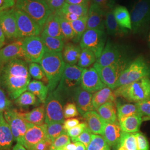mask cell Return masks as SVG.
<instances>
[{
    "instance_id": "37",
    "label": "cell",
    "mask_w": 150,
    "mask_h": 150,
    "mask_svg": "<svg viewBox=\"0 0 150 150\" xmlns=\"http://www.w3.org/2000/svg\"><path fill=\"white\" fill-rule=\"evenodd\" d=\"M88 16L81 17L75 21L70 22L75 33V38L73 41L75 43L79 42L83 33L87 30V22Z\"/></svg>"
},
{
    "instance_id": "22",
    "label": "cell",
    "mask_w": 150,
    "mask_h": 150,
    "mask_svg": "<svg viewBox=\"0 0 150 150\" xmlns=\"http://www.w3.org/2000/svg\"><path fill=\"white\" fill-rule=\"evenodd\" d=\"M82 116L93 134L103 135L106 122L96 110L88 111Z\"/></svg>"
},
{
    "instance_id": "63",
    "label": "cell",
    "mask_w": 150,
    "mask_h": 150,
    "mask_svg": "<svg viewBox=\"0 0 150 150\" xmlns=\"http://www.w3.org/2000/svg\"><path fill=\"white\" fill-rule=\"evenodd\" d=\"M110 150V149H109V150Z\"/></svg>"
},
{
    "instance_id": "11",
    "label": "cell",
    "mask_w": 150,
    "mask_h": 150,
    "mask_svg": "<svg viewBox=\"0 0 150 150\" xmlns=\"http://www.w3.org/2000/svg\"><path fill=\"white\" fill-rule=\"evenodd\" d=\"M127 66L126 61L123 59L117 64L108 66H102L95 63L93 67L105 85L112 90H115L120 76Z\"/></svg>"
},
{
    "instance_id": "60",
    "label": "cell",
    "mask_w": 150,
    "mask_h": 150,
    "mask_svg": "<svg viewBox=\"0 0 150 150\" xmlns=\"http://www.w3.org/2000/svg\"><path fill=\"white\" fill-rule=\"evenodd\" d=\"M4 43L0 42V49H1V48H2V47L4 46Z\"/></svg>"
},
{
    "instance_id": "43",
    "label": "cell",
    "mask_w": 150,
    "mask_h": 150,
    "mask_svg": "<svg viewBox=\"0 0 150 150\" xmlns=\"http://www.w3.org/2000/svg\"><path fill=\"white\" fill-rule=\"evenodd\" d=\"M28 72L30 76L36 80H42L46 78L40 64L35 62H30L28 64Z\"/></svg>"
},
{
    "instance_id": "29",
    "label": "cell",
    "mask_w": 150,
    "mask_h": 150,
    "mask_svg": "<svg viewBox=\"0 0 150 150\" xmlns=\"http://www.w3.org/2000/svg\"><path fill=\"white\" fill-rule=\"evenodd\" d=\"M96 111L106 123H112L117 121V108L115 103L107 102L98 108Z\"/></svg>"
},
{
    "instance_id": "10",
    "label": "cell",
    "mask_w": 150,
    "mask_h": 150,
    "mask_svg": "<svg viewBox=\"0 0 150 150\" xmlns=\"http://www.w3.org/2000/svg\"><path fill=\"white\" fill-rule=\"evenodd\" d=\"M4 117L11 129L14 140L22 145L25 134L32 123L27 122L20 112L13 110H7L4 112Z\"/></svg>"
},
{
    "instance_id": "33",
    "label": "cell",
    "mask_w": 150,
    "mask_h": 150,
    "mask_svg": "<svg viewBox=\"0 0 150 150\" xmlns=\"http://www.w3.org/2000/svg\"><path fill=\"white\" fill-rule=\"evenodd\" d=\"M27 91L38 97L42 103H45L49 93L48 86H46L42 82L38 80L31 81L27 87Z\"/></svg>"
},
{
    "instance_id": "57",
    "label": "cell",
    "mask_w": 150,
    "mask_h": 150,
    "mask_svg": "<svg viewBox=\"0 0 150 150\" xmlns=\"http://www.w3.org/2000/svg\"><path fill=\"white\" fill-rule=\"evenodd\" d=\"M76 144V147L74 150H86V147L83 144L80 142H75Z\"/></svg>"
},
{
    "instance_id": "53",
    "label": "cell",
    "mask_w": 150,
    "mask_h": 150,
    "mask_svg": "<svg viewBox=\"0 0 150 150\" xmlns=\"http://www.w3.org/2000/svg\"><path fill=\"white\" fill-rule=\"evenodd\" d=\"M52 144L51 140L48 139L38 143L30 150H51Z\"/></svg>"
},
{
    "instance_id": "61",
    "label": "cell",
    "mask_w": 150,
    "mask_h": 150,
    "mask_svg": "<svg viewBox=\"0 0 150 150\" xmlns=\"http://www.w3.org/2000/svg\"><path fill=\"white\" fill-rule=\"evenodd\" d=\"M12 1H13V2H16V0H11Z\"/></svg>"
},
{
    "instance_id": "13",
    "label": "cell",
    "mask_w": 150,
    "mask_h": 150,
    "mask_svg": "<svg viewBox=\"0 0 150 150\" xmlns=\"http://www.w3.org/2000/svg\"><path fill=\"white\" fill-rule=\"evenodd\" d=\"M22 48L24 60L27 62L40 63L45 53V48L40 36L22 38Z\"/></svg>"
},
{
    "instance_id": "38",
    "label": "cell",
    "mask_w": 150,
    "mask_h": 150,
    "mask_svg": "<svg viewBox=\"0 0 150 150\" xmlns=\"http://www.w3.org/2000/svg\"><path fill=\"white\" fill-rule=\"evenodd\" d=\"M96 59L95 54L91 50L88 48H82L77 65L81 68L86 69L93 64Z\"/></svg>"
},
{
    "instance_id": "1",
    "label": "cell",
    "mask_w": 150,
    "mask_h": 150,
    "mask_svg": "<svg viewBox=\"0 0 150 150\" xmlns=\"http://www.w3.org/2000/svg\"><path fill=\"white\" fill-rule=\"evenodd\" d=\"M28 66L24 59H13L1 71L0 86L12 100H16L27 91L31 79Z\"/></svg>"
},
{
    "instance_id": "14",
    "label": "cell",
    "mask_w": 150,
    "mask_h": 150,
    "mask_svg": "<svg viewBox=\"0 0 150 150\" xmlns=\"http://www.w3.org/2000/svg\"><path fill=\"white\" fill-rule=\"evenodd\" d=\"M80 86L83 90L91 93H94L106 86L101 80L98 72L93 67L83 69Z\"/></svg>"
},
{
    "instance_id": "51",
    "label": "cell",
    "mask_w": 150,
    "mask_h": 150,
    "mask_svg": "<svg viewBox=\"0 0 150 150\" xmlns=\"http://www.w3.org/2000/svg\"><path fill=\"white\" fill-rule=\"evenodd\" d=\"M52 12L59 10L65 4L66 0H45Z\"/></svg>"
},
{
    "instance_id": "39",
    "label": "cell",
    "mask_w": 150,
    "mask_h": 150,
    "mask_svg": "<svg viewBox=\"0 0 150 150\" xmlns=\"http://www.w3.org/2000/svg\"><path fill=\"white\" fill-rule=\"evenodd\" d=\"M110 149L103 137L100 134H92L91 142L86 150H107Z\"/></svg>"
},
{
    "instance_id": "15",
    "label": "cell",
    "mask_w": 150,
    "mask_h": 150,
    "mask_svg": "<svg viewBox=\"0 0 150 150\" xmlns=\"http://www.w3.org/2000/svg\"><path fill=\"white\" fill-rule=\"evenodd\" d=\"M0 26L6 38L8 39L20 38L14 8L7 9L0 12Z\"/></svg>"
},
{
    "instance_id": "54",
    "label": "cell",
    "mask_w": 150,
    "mask_h": 150,
    "mask_svg": "<svg viewBox=\"0 0 150 150\" xmlns=\"http://www.w3.org/2000/svg\"><path fill=\"white\" fill-rule=\"evenodd\" d=\"M80 123V120L78 118H70L64 120L63 123L64 128L66 131L74 127Z\"/></svg>"
},
{
    "instance_id": "19",
    "label": "cell",
    "mask_w": 150,
    "mask_h": 150,
    "mask_svg": "<svg viewBox=\"0 0 150 150\" xmlns=\"http://www.w3.org/2000/svg\"><path fill=\"white\" fill-rule=\"evenodd\" d=\"M106 13L96 4L91 2L88 12L87 30L96 29L105 31Z\"/></svg>"
},
{
    "instance_id": "30",
    "label": "cell",
    "mask_w": 150,
    "mask_h": 150,
    "mask_svg": "<svg viewBox=\"0 0 150 150\" xmlns=\"http://www.w3.org/2000/svg\"><path fill=\"white\" fill-rule=\"evenodd\" d=\"M20 113L27 122L33 125H41L45 123L46 114L45 106L35 108L28 112Z\"/></svg>"
},
{
    "instance_id": "44",
    "label": "cell",
    "mask_w": 150,
    "mask_h": 150,
    "mask_svg": "<svg viewBox=\"0 0 150 150\" xmlns=\"http://www.w3.org/2000/svg\"><path fill=\"white\" fill-rule=\"evenodd\" d=\"M70 137L67 134V131L61 134L56 139L52 142L51 150H59L64 148L65 146L70 144Z\"/></svg>"
},
{
    "instance_id": "50",
    "label": "cell",
    "mask_w": 150,
    "mask_h": 150,
    "mask_svg": "<svg viewBox=\"0 0 150 150\" xmlns=\"http://www.w3.org/2000/svg\"><path fill=\"white\" fill-rule=\"evenodd\" d=\"M87 127L88 126L86 122H81L74 127L67 131V133L71 139H74L78 137Z\"/></svg>"
},
{
    "instance_id": "12",
    "label": "cell",
    "mask_w": 150,
    "mask_h": 150,
    "mask_svg": "<svg viewBox=\"0 0 150 150\" xmlns=\"http://www.w3.org/2000/svg\"><path fill=\"white\" fill-rule=\"evenodd\" d=\"M15 15L20 38L38 36L42 32L43 28L27 15L19 9H15Z\"/></svg>"
},
{
    "instance_id": "42",
    "label": "cell",
    "mask_w": 150,
    "mask_h": 150,
    "mask_svg": "<svg viewBox=\"0 0 150 150\" xmlns=\"http://www.w3.org/2000/svg\"><path fill=\"white\" fill-rule=\"evenodd\" d=\"M36 102V96L29 91H25L15 100L16 105L21 107L33 105Z\"/></svg>"
},
{
    "instance_id": "6",
    "label": "cell",
    "mask_w": 150,
    "mask_h": 150,
    "mask_svg": "<svg viewBox=\"0 0 150 150\" xmlns=\"http://www.w3.org/2000/svg\"><path fill=\"white\" fill-rule=\"evenodd\" d=\"M150 75V67L142 57H138L128 65L118 78L116 88L126 85Z\"/></svg>"
},
{
    "instance_id": "26",
    "label": "cell",
    "mask_w": 150,
    "mask_h": 150,
    "mask_svg": "<svg viewBox=\"0 0 150 150\" xmlns=\"http://www.w3.org/2000/svg\"><path fill=\"white\" fill-rule=\"evenodd\" d=\"M144 118L141 115H132L118 120V122L123 132L136 133L139 131Z\"/></svg>"
},
{
    "instance_id": "8",
    "label": "cell",
    "mask_w": 150,
    "mask_h": 150,
    "mask_svg": "<svg viewBox=\"0 0 150 150\" xmlns=\"http://www.w3.org/2000/svg\"><path fill=\"white\" fill-rule=\"evenodd\" d=\"M130 16L133 33L142 31L150 22V0H138L132 8Z\"/></svg>"
},
{
    "instance_id": "23",
    "label": "cell",
    "mask_w": 150,
    "mask_h": 150,
    "mask_svg": "<svg viewBox=\"0 0 150 150\" xmlns=\"http://www.w3.org/2000/svg\"><path fill=\"white\" fill-rule=\"evenodd\" d=\"M13 140L11 129L4 117V112H0V150H11Z\"/></svg>"
},
{
    "instance_id": "52",
    "label": "cell",
    "mask_w": 150,
    "mask_h": 150,
    "mask_svg": "<svg viewBox=\"0 0 150 150\" xmlns=\"http://www.w3.org/2000/svg\"><path fill=\"white\" fill-rule=\"evenodd\" d=\"M11 104V101L7 98L5 92L0 86V112H4L8 110Z\"/></svg>"
},
{
    "instance_id": "62",
    "label": "cell",
    "mask_w": 150,
    "mask_h": 150,
    "mask_svg": "<svg viewBox=\"0 0 150 150\" xmlns=\"http://www.w3.org/2000/svg\"><path fill=\"white\" fill-rule=\"evenodd\" d=\"M149 41H150V35H149Z\"/></svg>"
},
{
    "instance_id": "35",
    "label": "cell",
    "mask_w": 150,
    "mask_h": 150,
    "mask_svg": "<svg viewBox=\"0 0 150 150\" xmlns=\"http://www.w3.org/2000/svg\"><path fill=\"white\" fill-rule=\"evenodd\" d=\"M116 147V150H137V141L134 134L123 132Z\"/></svg>"
},
{
    "instance_id": "7",
    "label": "cell",
    "mask_w": 150,
    "mask_h": 150,
    "mask_svg": "<svg viewBox=\"0 0 150 150\" xmlns=\"http://www.w3.org/2000/svg\"><path fill=\"white\" fill-rule=\"evenodd\" d=\"M64 98L54 90L48 93L45 102V123L59 122L64 123Z\"/></svg>"
},
{
    "instance_id": "48",
    "label": "cell",
    "mask_w": 150,
    "mask_h": 150,
    "mask_svg": "<svg viewBox=\"0 0 150 150\" xmlns=\"http://www.w3.org/2000/svg\"><path fill=\"white\" fill-rule=\"evenodd\" d=\"M91 2L96 4L106 13L112 10L115 6V0H91Z\"/></svg>"
},
{
    "instance_id": "47",
    "label": "cell",
    "mask_w": 150,
    "mask_h": 150,
    "mask_svg": "<svg viewBox=\"0 0 150 150\" xmlns=\"http://www.w3.org/2000/svg\"><path fill=\"white\" fill-rule=\"evenodd\" d=\"M79 112L75 103H67L64 107V119L73 118L79 115Z\"/></svg>"
},
{
    "instance_id": "20",
    "label": "cell",
    "mask_w": 150,
    "mask_h": 150,
    "mask_svg": "<svg viewBox=\"0 0 150 150\" xmlns=\"http://www.w3.org/2000/svg\"><path fill=\"white\" fill-rule=\"evenodd\" d=\"M72 95L79 112L82 116L88 111L94 110L92 103V93L85 91L80 86L75 89Z\"/></svg>"
},
{
    "instance_id": "25",
    "label": "cell",
    "mask_w": 150,
    "mask_h": 150,
    "mask_svg": "<svg viewBox=\"0 0 150 150\" xmlns=\"http://www.w3.org/2000/svg\"><path fill=\"white\" fill-rule=\"evenodd\" d=\"M42 32L50 36L64 40V36L61 31L59 20L55 12L48 16L43 27Z\"/></svg>"
},
{
    "instance_id": "56",
    "label": "cell",
    "mask_w": 150,
    "mask_h": 150,
    "mask_svg": "<svg viewBox=\"0 0 150 150\" xmlns=\"http://www.w3.org/2000/svg\"><path fill=\"white\" fill-rule=\"evenodd\" d=\"M76 147V142L69 144L68 145L65 146L64 148L59 150H74Z\"/></svg>"
},
{
    "instance_id": "21",
    "label": "cell",
    "mask_w": 150,
    "mask_h": 150,
    "mask_svg": "<svg viewBox=\"0 0 150 150\" xmlns=\"http://www.w3.org/2000/svg\"><path fill=\"white\" fill-rule=\"evenodd\" d=\"M123 133L118 121L106 123L102 136L110 147H116Z\"/></svg>"
},
{
    "instance_id": "9",
    "label": "cell",
    "mask_w": 150,
    "mask_h": 150,
    "mask_svg": "<svg viewBox=\"0 0 150 150\" xmlns=\"http://www.w3.org/2000/svg\"><path fill=\"white\" fill-rule=\"evenodd\" d=\"M106 36L104 31L96 29L86 30L80 40L81 48H88L96 56V59L102 54L105 46Z\"/></svg>"
},
{
    "instance_id": "41",
    "label": "cell",
    "mask_w": 150,
    "mask_h": 150,
    "mask_svg": "<svg viewBox=\"0 0 150 150\" xmlns=\"http://www.w3.org/2000/svg\"><path fill=\"white\" fill-rule=\"evenodd\" d=\"M59 20L60 27L64 38L67 40H74L75 38V33L70 22L66 20L62 16L57 15Z\"/></svg>"
},
{
    "instance_id": "34",
    "label": "cell",
    "mask_w": 150,
    "mask_h": 150,
    "mask_svg": "<svg viewBox=\"0 0 150 150\" xmlns=\"http://www.w3.org/2000/svg\"><path fill=\"white\" fill-rule=\"evenodd\" d=\"M117 119L125 118L132 115H141L142 116L136 104L133 103H121L116 102Z\"/></svg>"
},
{
    "instance_id": "27",
    "label": "cell",
    "mask_w": 150,
    "mask_h": 150,
    "mask_svg": "<svg viewBox=\"0 0 150 150\" xmlns=\"http://www.w3.org/2000/svg\"><path fill=\"white\" fill-rule=\"evenodd\" d=\"M81 48L75 43H68L64 45L62 56L65 64L74 65L77 64L80 58Z\"/></svg>"
},
{
    "instance_id": "17",
    "label": "cell",
    "mask_w": 150,
    "mask_h": 150,
    "mask_svg": "<svg viewBox=\"0 0 150 150\" xmlns=\"http://www.w3.org/2000/svg\"><path fill=\"white\" fill-rule=\"evenodd\" d=\"M123 59L120 48L116 45L108 41L96 63L102 66H108L117 64Z\"/></svg>"
},
{
    "instance_id": "45",
    "label": "cell",
    "mask_w": 150,
    "mask_h": 150,
    "mask_svg": "<svg viewBox=\"0 0 150 150\" xmlns=\"http://www.w3.org/2000/svg\"><path fill=\"white\" fill-rule=\"evenodd\" d=\"M92 134H93L92 133L90 129L87 127L78 137L74 139H72V140L74 142H80L81 143L83 144L87 149V147H88L89 144L91 142Z\"/></svg>"
},
{
    "instance_id": "24",
    "label": "cell",
    "mask_w": 150,
    "mask_h": 150,
    "mask_svg": "<svg viewBox=\"0 0 150 150\" xmlns=\"http://www.w3.org/2000/svg\"><path fill=\"white\" fill-rule=\"evenodd\" d=\"M117 97L115 96L113 90L106 86L101 90L94 93L92 103L94 110H96L98 108L107 102H113L116 104Z\"/></svg>"
},
{
    "instance_id": "18",
    "label": "cell",
    "mask_w": 150,
    "mask_h": 150,
    "mask_svg": "<svg viewBox=\"0 0 150 150\" xmlns=\"http://www.w3.org/2000/svg\"><path fill=\"white\" fill-rule=\"evenodd\" d=\"M22 40L16 41L0 49V73L7 63L15 59H24L22 48Z\"/></svg>"
},
{
    "instance_id": "32",
    "label": "cell",
    "mask_w": 150,
    "mask_h": 150,
    "mask_svg": "<svg viewBox=\"0 0 150 150\" xmlns=\"http://www.w3.org/2000/svg\"><path fill=\"white\" fill-rule=\"evenodd\" d=\"M113 11L118 25L123 28L132 30L130 13L127 8L122 6H117L114 8Z\"/></svg>"
},
{
    "instance_id": "16",
    "label": "cell",
    "mask_w": 150,
    "mask_h": 150,
    "mask_svg": "<svg viewBox=\"0 0 150 150\" xmlns=\"http://www.w3.org/2000/svg\"><path fill=\"white\" fill-rule=\"evenodd\" d=\"M48 139L46 123L41 125L32 124L25 134L22 145L27 150H30L38 143Z\"/></svg>"
},
{
    "instance_id": "4",
    "label": "cell",
    "mask_w": 150,
    "mask_h": 150,
    "mask_svg": "<svg viewBox=\"0 0 150 150\" xmlns=\"http://www.w3.org/2000/svg\"><path fill=\"white\" fill-rule=\"evenodd\" d=\"M83 69L76 64H65L61 79L55 89L64 99L69 95H73L75 89L80 86Z\"/></svg>"
},
{
    "instance_id": "3",
    "label": "cell",
    "mask_w": 150,
    "mask_h": 150,
    "mask_svg": "<svg viewBox=\"0 0 150 150\" xmlns=\"http://www.w3.org/2000/svg\"><path fill=\"white\" fill-rule=\"evenodd\" d=\"M115 96L127 101L137 102L150 99V79L145 77L126 85L120 86L113 91Z\"/></svg>"
},
{
    "instance_id": "59",
    "label": "cell",
    "mask_w": 150,
    "mask_h": 150,
    "mask_svg": "<svg viewBox=\"0 0 150 150\" xmlns=\"http://www.w3.org/2000/svg\"><path fill=\"white\" fill-rule=\"evenodd\" d=\"M27 150L23 145L19 144V143H17L13 148V150Z\"/></svg>"
},
{
    "instance_id": "5",
    "label": "cell",
    "mask_w": 150,
    "mask_h": 150,
    "mask_svg": "<svg viewBox=\"0 0 150 150\" xmlns=\"http://www.w3.org/2000/svg\"><path fill=\"white\" fill-rule=\"evenodd\" d=\"M15 4L16 8L26 12L42 28L52 13L45 0H16Z\"/></svg>"
},
{
    "instance_id": "49",
    "label": "cell",
    "mask_w": 150,
    "mask_h": 150,
    "mask_svg": "<svg viewBox=\"0 0 150 150\" xmlns=\"http://www.w3.org/2000/svg\"><path fill=\"white\" fill-rule=\"evenodd\" d=\"M134 134L137 141V150H149V143L145 135L139 132Z\"/></svg>"
},
{
    "instance_id": "28",
    "label": "cell",
    "mask_w": 150,
    "mask_h": 150,
    "mask_svg": "<svg viewBox=\"0 0 150 150\" xmlns=\"http://www.w3.org/2000/svg\"><path fill=\"white\" fill-rule=\"evenodd\" d=\"M108 11L106 13L105 18V27L108 34L113 36H122L127 33V29L123 28L118 25L116 21L113 11Z\"/></svg>"
},
{
    "instance_id": "55",
    "label": "cell",
    "mask_w": 150,
    "mask_h": 150,
    "mask_svg": "<svg viewBox=\"0 0 150 150\" xmlns=\"http://www.w3.org/2000/svg\"><path fill=\"white\" fill-rule=\"evenodd\" d=\"M91 0H66V3L72 5H89Z\"/></svg>"
},
{
    "instance_id": "40",
    "label": "cell",
    "mask_w": 150,
    "mask_h": 150,
    "mask_svg": "<svg viewBox=\"0 0 150 150\" xmlns=\"http://www.w3.org/2000/svg\"><path fill=\"white\" fill-rule=\"evenodd\" d=\"M46 130L48 138L52 142H54V140L56 139L61 134L66 132L64 128L63 123L59 122L46 123Z\"/></svg>"
},
{
    "instance_id": "2",
    "label": "cell",
    "mask_w": 150,
    "mask_h": 150,
    "mask_svg": "<svg viewBox=\"0 0 150 150\" xmlns=\"http://www.w3.org/2000/svg\"><path fill=\"white\" fill-rule=\"evenodd\" d=\"M40 64L48 81L49 92L54 91L59 84L66 64L62 54L45 51Z\"/></svg>"
},
{
    "instance_id": "46",
    "label": "cell",
    "mask_w": 150,
    "mask_h": 150,
    "mask_svg": "<svg viewBox=\"0 0 150 150\" xmlns=\"http://www.w3.org/2000/svg\"><path fill=\"white\" fill-rule=\"evenodd\" d=\"M140 114L146 120H150V99L144 101L135 103Z\"/></svg>"
},
{
    "instance_id": "36",
    "label": "cell",
    "mask_w": 150,
    "mask_h": 150,
    "mask_svg": "<svg viewBox=\"0 0 150 150\" xmlns=\"http://www.w3.org/2000/svg\"><path fill=\"white\" fill-rule=\"evenodd\" d=\"M89 7V5H72L65 3L64 6L59 11L63 13L75 14L80 17H84L88 16Z\"/></svg>"
},
{
    "instance_id": "31",
    "label": "cell",
    "mask_w": 150,
    "mask_h": 150,
    "mask_svg": "<svg viewBox=\"0 0 150 150\" xmlns=\"http://www.w3.org/2000/svg\"><path fill=\"white\" fill-rule=\"evenodd\" d=\"M40 38L45 48V51L61 52L64 46V40L50 36L44 32L41 33Z\"/></svg>"
},
{
    "instance_id": "58",
    "label": "cell",
    "mask_w": 150,
    "mask_h": 150,
    "mask_svg": "<svg viewBox=\"0 0 150 150\" xmlns=\"http://www.w3.org/2000/svg\"><path fill=\"white\" fill-rule=\"evenodd\" d=\"M5 35L4 34V32L3 31L1 27L0 26V42L3 43H5Z\"/></svg>"
}]
</instances>
